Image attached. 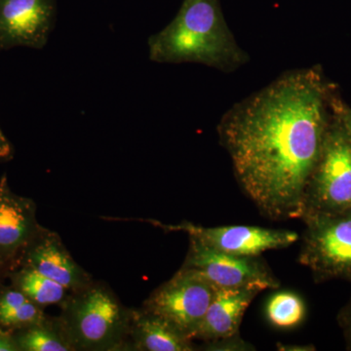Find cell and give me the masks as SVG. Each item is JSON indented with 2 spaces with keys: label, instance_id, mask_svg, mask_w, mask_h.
Returning <instances> with one entry per match:
<instances>
[{
  "label": "cell",
  "instance_id": "cell-9",
  "mask_svg": "<svg viewBox=\"0 0 351 351\" xmlns=\"http://www.w3.org/2000/svg\"><path fill=\"white\" fill-rule=\"evenodd\" d=\"M57 11L58 0H0V50L43 49Z\"/></svg>",
  "mask_w": 351,
  "mask_h": 351
},
{
  "label": "cell",
  "instance_id": "cell-19",
  "mask_svg": "<svg viewBox=\"0 0 351 351\" xmlns=\"http://www.w3.org/2000/svg\"><path fill=\"white\" fill-rule=\"evenodd\" d=\"M339 117L341 125L351 141V108L348 107L343 101H341L339 107Z\"/></svg>",
  "mask_w": 351,
  "mask_h": 351
},
{
  "label": "cell",
  "instance_id": "cell-11",
  "mask_svg": "<svg viewBox=\"0 0 351 351\" xmlns=\"http://www.w3.org/2000/svg\"><path fill=\"white\" fill-rule=\"evenodd\" d=\"M36 202L14 193L6 174L0 178V256L18 267L21 255L43 226Z\"/></svg>",
  "mask_w": 351,
  "mask_h": 351
},
{
  "label": "cell",
  "instance_id": "cell-5",
  "mask_svg": "<svg viewBox=\"0 0 351 351\" xmlns=\"http://www.w3.org/2000/svg\"><path fill=\"white\" fill-rule=\"evenodd\" d=\"M216 290L195 272L180 269L149 295L142 307L193 341Z\"/></svg>",
  "mask_w": 351,
  "mask_h": 351
},
{
  "label": "cell",
  "instance_id": "cell-10",
  "mask_svg": "<svg viewBox=\"0 0 351 351\" xmlns=\"http://www.w3.org/2000/svg\"><path fill=\"white\" fill-rule=\"evenodd\" d=\"M19 265L36 270L69 292L80 290L94 280L93 276L73 260L61 237L44 226L23 252Z\"/></svg>",
  "mask_w": 351,
  "mask_h": 351
},
{
  "label": "cell",
  "instance_id": "cell-21",
  "mask_svg": "<svg viewBox=\"0 0 351 351\" xmlns=\"http://www.w3.org/2000/svg\"><path fill=\"white\" fill-rule=\"evenodd\" d=\"M15 269V265L10 261L0 256V285L8 279L9 274Z\"/></svg>",
  "mask_w": 351,
  "mask_h": 351
},
{
  "label": "cell",
  "instance_id": "cell-7",
  "mask_svg": "<svg viewBox=\"0 0 351 351\" xmlns=\"http://www.w3.org/2000/svg\"><path fill=\"white\" fill-rule=\"evenodd\" d=\"M164 232L186 233L189 239L223 253L244 257H261L270 250L287 248L294 244L299 235L286 230H271L252 226H226L206 228L189 221L167 225L156 219H147Z\"/></svg>",
  "mask_w": 351,
  "mask_h": 351
},
{
  "label": "cell",
  "instance_id": "cell-16",
  "mask_svg": "<svg viewBox=\"0 0 351 351\" xmlns=\"http://www.w3.org/2000/svg\"><path fill=\"white\" fill-rule=\"evenodd\" d=\"M19 351H75L59 318L47 315L38 323L12 332Z\"/></svg>",
  "mask_w": 351,
  "mask_h": 351
},
{
  "label": "cell",
  "instance_id": "cell-4",
  "mask_svg": "<svg viewBox=\"0 0 351 351\" xmlns=\"http://www.w3.org/2000/svg\"><path fill=\"white\" fill-rule=\"evenodd\" d=\"M348 211H351V141L341 125L338 108L307 186L302 219Z\"/></svg>",
  "mask_w": 351,
  "mask_h": 351
},
{
  "label": "cell",
  "instance_id": "cell-13",
  "mask_svg": "<svg viewBox=\"0 0 351 351\" xmlns=\"http://www.w3.org/2000/svg\"><path fill=\"white\" fill-rule=\"evenodd\" d=\"M130 343L132 350L137 351L195 350L193 341L143 307L132 308Z\"/></svg>",
  "mask_w": 351,
  "mask_h": 351
},
{
  "label": "cell",
  "instance_id": "cell-1",
  "mask_svg": "<svg viewBox=\"0 0 351 351\" xmlns=\"http://www.w3.org/2000/svg\"><path fill=\"white\" fill-rule=\"evenodd\" d=\"M341 100L319 66L285 71L219 120V144L258 211L302 219L306 189Z\"/></svg>",
  "mask_w": 351,
  "mask_h": 351
},
{
  "label": "cell",
  "instance_id": "cell-6",
  "mask_svg": "<svg viewBox=\"0 0 351 351\" xmlns=\"http://www.w3.org/2000/svg\"><path fill=\"white\" fill-rule=\"evenodd\" d=\"M181 269L195 272L218 289L250 288L263 292L279 287L276 276L260 257L223 253L191 239Z\"/></svg>",
  "mask_w": 351,
  "mask_h": 351
},
{
  "label": "cell",
  "instance_id": "cell-20",
  "mask_svg": "<svg viewBox=\"0 0 351 351\" xmlns=\"http://www.w3.org/2000/svg\"><path fill=\"white\" fill-rule=\"evenodd\" d=\"M0 351H19L12 332H7L1 328H0Z\"/></svg>",
  "mask_w": 351,
  "mask_h": 351
},
{
  "label": "cell",
  "instance_id": "cell-12",
  "mask_svg": "<svg viewBox=\"0 0 351 351\" xmlns=\"http://www.w3.org/2000/svg\"><path fill=\"white\" fill-rule=\"evenodd\" d=\"M260 293L257 289L217 288L195 339L218 343L235 338L245 311Z\"/></svg>",
  "mask_w": 351,
  "mask_h": 351
},
{
  "label": "cell",
  "instance_id": "cell-3",
  "mask_svg": "<svg viewBox=\"0 0 351 351\" xmlns=\"http://www.w3.org/2000/svg\"><path fill=\"white\" fill-rule=\"evenodd\" d=\"M58 316L75 351L132 350V308L124 306L112 288L93 280L69 292Z\"/></svg>",
  "mask_w": 351,
  "mask_h": 351
},
{
  "label": "cell",
  "instance_id": "cell-17",
  "mask_svg": "<svg viewBox=\"0 0 351 351\" xmlns=\"http://www.w3.org/2000/svg\"><path fill=\"white\" fill-rule=\"evenodd\" d=\"M267 318L279 328H291L300 324L306 314V307L299 295L281 292L269 300L267 306Z\"/></svg>",
  "mask_w": 351,
  "mask_h": 351
},
{
  "label": "cell",
  "instance_id": "cell-8",
  "mask_svg": "<svg viewBox=\"0 0 351 351\" xmlns=\"http://www.w3.org/2000/svg\"><path fill=\"white\" fill-rule=\"evenodd\" d=\"M302 265L318 274H351V216L306 219Z\"/></svg>",
  "mask_w": 351,
  "mask_h": 351
},
{
  "label": "cell",
  "instance_id": "cell-18",
  "mask_svg": "<svg viewBox=\"0 0 351 351\" xmlns=\"http://www.w3.org/2000/svg\"><path fill=\"white\" fill-rule=\"evenodd\" d=\"M14 147L5 134L0 128V163L8 162L14 158Z\"/></svg>",
  "mask_w": 351,
  "mask_h": 351
},
{
  "label": "cell",
  "instance_id": "cell-14",
  "mask_svg": "<svg viewBox=\"0 0 351 351\" xmlns=\"http://www.w3.org/2000/svg\"><path fill=\"white\" fill-rule=\"evenodd\" d=\"M44 308L32 302L17 288L0 285V328L13 332L46 318Z\"/></svg>",
  "mask_w": 351,
  "mask_h": 351
},
{
  "label": "cell",
  "instance_id": "cell-2",
  "mask_svg": "<svg viewBox=\"0 0 351 351\" xmlns=\"http://www.w3.org/2000/svg\"><path fill=\"white\" fill-rule=\"evenodd\" d=\"M147 47L156 63L200 64L225 73L250 61L228 27L219 0H184L174 19L149 38Z\"/></svg>",
  "mask_w": 351,
  "mask_h": 351
},
{
  "label": "cell",
  "instance_id": "cell-15",
  "mask_svg": "<svg viewBox=\"0 0 351 351\" xmlns=\"http://www.w3.org/2000/svg\"><path fill=\"white\" fill-rule=\"evenodd\" d=\"M8 280L11 285L43 308L53 304L60 306L69 294L68 289L61 284L24 265L15 267L9 274Z\"/></svg>",
  "mask_w": 351,
  "mask_h": 351
}]
</instances>
